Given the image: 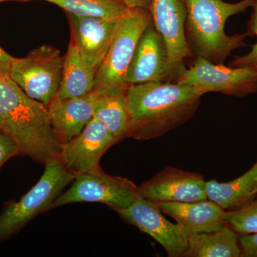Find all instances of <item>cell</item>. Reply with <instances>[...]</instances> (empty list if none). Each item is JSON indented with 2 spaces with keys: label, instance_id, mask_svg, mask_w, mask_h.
<instances>
[{
  "label": "cell",
  "instance_id": "cell-1",
  "mask_svg": "<svg viewBox=\"0 0 257 257\" xmlns=\"http://www.w3.org/2000/svg\"><path fill=\"white\" fill-rule=\"evenodd\" d=\"M202 96L193 88L175 82L128 85V138L150 140L179 127L197 113Z\"/></svg>",
  "mask_w": 257,
  "mask_h": 257
},
{
  "label": "cell",
  "instance_id": "cell-2",
  "mask_svg": "<svg viewBox=\"0 0 257 257\" xmlns=\"http://www.w3.org/2000/svg\"><path fill=\"white\" fill-rule=\"evenodd\" d=\"M0 130L20 152L41 164L60 159L62 144L46 106L27 95L10 77L0 79Z\"/></svg>",
  "mask_w": 257,
  "mask_h": 257
},
{
  "label": "cell",
  "instance_id": "cell-3",
  "mask_svg": "<svg viewBox=\"0 0 257 257\" xmlns=\"http://www.w3.org/2000/svg\"><path fill=\"white\" fill-rule=\"evenodd\" d=\"M187 10L185 33L193 55L213 63L224 64L233 51L244 46L246 33L228 35V19L252 8L254 0L237 3L222 0H182Z\"/></svg>",
  "mask_w": 257,
  "mask_h": 257
},
{
  "label": "cell",
  "instance_id": "cell-4",
  "mask_svg": "<svg viewBox=\"0 0 257 257\" xmlns=\"http://www.w3.org/2000/svg\"><path fill=\"white\" fill-rule=\"evenodd\" d=\"M152 21L149 10L130 8L96 72L92 92L97 95L124 92L126 72L142 34Z\"/></svg>",
  "mask_w": 257,
  "mask_h": 257
},
{
  "label": "cell",
  "instance_id": "cell-5",
  "mask_svg": "<svg viewBox=\"0 0 257 257\" xmlns=\"http://www.w3.org/2000/svg\"><path fill=\"white\" fill-rule=\"evenodd\" d=\"M75 177L60 159L47 162L37 183L18 202L10 204L0 215V241L15 234L38 214L52 209V204Z\"/></svg>",
  "mask_w": 257,
  "mask_h": 257
},
{
  "label": "cell",
  "instance_id": "cell-6",
  "mask_svg": "<svg viewBox=\"0 0 257 257\" xmlns=\"http://www.w3.org/2000/svg\"><path fill=\"white\" fill-rule=\"evenodd\" d=\"M63 62L57 48L42 45L24 58H15L9 77L27 95L48 107L60 90Z\"/></svg>",
  "mask_w": 257,
  "mask_h": 257
},
{
  "label": "cell",
  "instance_id": "cell-7",
  "mask_svg": "<svg viewBox=\"0 0 257 257\" xmlns=\"http://www.w3.org/2000/svg\"><path fill=\"white\" fill-rule=\"evenodd\" d=\"M189 86L204 95L219 92L244 97L257 91V70L250 67H232L196 57L188 68L183 66L173 82Z\"/></svg>",
  "mask_w": 257,
  "mask_h": 257
},
{
  "label": "cell",
  "instance_id": "cell-8",
  "mask_svg": "<svg viewBox=\"0 0 257 257\" xmlns=\"http://www.w3.org/2000/svg\"><path fill=\"white\" fill-rule=\"evenodd\" d=\"M74 183L61 194L52 209L72 203L95 202L114 211L130 207L139 197V187L133 181L108 175L100 167L76 175Z\"/></svg>",
  "mask_w": 257,
  "mask_h": 257
},
{
  "label": "cell",
  "instance_id": "cell-9",
  "mask_svg": "<svg viewBox=\"0 0 257 257\" xmlns=\"http://www.w3.org/2000/svg\"><path fill=\"white\" fill-rule=\"evenodd\" d=\"M116 211L125 221L156 240L169 256H185L188 234L177 223L167 220L156 202L140 197L130 207Z\"/></svg>",
  "mask_w": 257,
  "mask_h": 257
},
{
  "label": "cell",
  "instance_id": "cell-10",
  "mask_svg": "<svg viewBox=\"0 0 257 257\" xmlns=\"http://www.w3.org/2000/svg\"><path fill=\"white\" fill-rule=\"evenodd\" d=\"M149 11L167 47L174 80L179 69L184 66V60L194 55L186 37L187 10L182 0H151Z\"/></svg>",
  "mask_w": 257,
  "mask_h": 257
},
{
  "label": "cell",
  "instance_id": "cell-11",
  "mask_svg": "<svg viewBox=\"0 0 257 257\" xmlns=\"http://www.w3.org/2000/svg\"><path fill=\"white\" fill-rule=\"evenodd\" d=\"M119 142L105 125L93 118L79 135L62 145L60 161L75 175L95 170L100 167L101 157Z\"/></svg>",
  "mask_w": 257,
  "mask_h": 257
},
{
  "label": "cell",
  "instance_id": "cell-12",
  "mask_svg": "<svg viewBox=\"0 0 257 257\" xmlns=\"http://www.w3.org/2000/svg\"><path fill=\"white\" fill-rule=\"evenodd\" d=\"M168 52L152 21L142 34L126 72L128 85L148 82H172Z\"/></svg>",
  "mask_w": 257,
  "mask_h": 257
},
{
  "label": "cell",
  "instance_id": "cell-13",
  "mask_svg": "<svg viewBox=\"0 0 257 257\" xmlns=\"http://www.w3.org/2000/svg\"><path fill=\"white\" fill-rule=\"evenodd\" d=\"M71 41L89 68L97 72L118 28L121 18L81 17L67 13Z\"/></svg>",
  "mask_w": 257,
  "mask_h": 257
},
{
  "label": "cell",
  "instance_id": "cell-14",
  "mask_svg": "<svg viewBox=\"0 0 257 257\" xmlns=\"http://www.w3.org/2000/svg\"><path fill=\"white\" fill-rule=\"evenodd\" d=\"M200 174L167 167L139 187L141 197L154 202H192L207 199Z\"/></svg>",
  "mask_w": 257,
  "mask_h": 257
},
{
  "label": "cell",
  "instance_id": "cell-15",
  "mask_svg": "<svg viewBox=\"0 0 257 257\" xmlns=\"http://www.w3.org/2000/svg\"><path fill=\"white\" fill-rule=\"evenodd\" d=\"M97 97L91 92L77 97L56 98L48 106L52 127L62 145L79 135L94 118Z\"/></svg>",
  "mask_w": 257,
  "mask_h": 257
},
{
  "label": "cell",
  "instance_id": "cell-16",
  "mask_svg": "<svg viewBox=\"0 0 257 257\" xmlns=\"http://www.w3.org/2000/svg\"><path fill=\"white\" fill-rule=\"evenodd\" d=\"M157 204L161 211L175 219L188 236L214 231L227 224L225 221L226 211L208 199L192 202H164Z\"/></svg>",
  "mask_w": 257,
  "mask_h": 257
},
{
  "label": "cell",
  "instance_id": "cell-17",
  "mask_svg": "<svg viewBox=\"0 0 257 257\" xmlns=\"http://www.w3.org/2000/svg\"><path fill=\"white\" fill-rule=\"evenodd\" d=\"M239 243L236 231L226 224L214 231L189 235L185 256H241Z\"/></svg>",
  "mask_w": 257,
  "mask_h": 257
},
{
  "label": "cell",
  "instance_id": "cell-18",
  "mask_svg": "<svg viewBox=\"0 0 257 257\" xmlns=\"http://www.w3.org/2000/svg\"><path fill=\"white\" fill-rule=\"evenodd\" d=\"M207 199L226 209H236L257 194V162L247 172L229 182H206Z\"/></svg>",
  "mask_w": 257,
  "mask_h": 257
},
{
  "label": "cell",
  "instance_id": "cell-19",
  "mask_svg": "<svg viewBox=\"0 0 257 257\" xmlns=\"http://www.w3.org/2000/svg\"><path fill=\"white\" fill-rule=\"evenodd\" d=\"M96 72L82 60L75 45L70 41L64 57L63 70L57 98H73L92 92Z\"/></svg>",
  "mask_w": 257,
  "mask_h": 257
},
{
  "label": "cell",
  "instance_id": "cell-20",
  "mask_svg": "<svg viewBox=\"0 0 257 257\" xmlns=\"http://www.w3.org/2000/svg\"><path fill=\"white\" fill-rule=\"evenodd\" d=\"M126 91L98 95L94 118L105 125L119 139L128 138L130 116L126 105Z\"/></svg>",
  "mask_w": 257,
  "mask_h": 257
},
{
  "label": "cell",
  "instance_id": "cell-21",
  "mask_svg": "<svg viewBox=\"0 0 257 257\" xmlns=\"http://www.w3.org/2000/svg\"><path fill=\"white\" fill-rule=\"evenodd\" d=\"M60 7L67 13L81 17L121 18L128 8L121 0H44Z\"/></svg>",
  "mask_w": 257,
  "mask_h": 257
},
{
  "label": "cell",
  "instance_id": "cell-22",
  "mask_svg": "<svg viewBox=\"0 0 257 257\" xmlns=\"http://www.w3.org/2000/svg\"><path fill=\"white\" fill-rule=\"evenodd\" d=\"M225 221L236 233H257V198L248 200L241 207L225 213Z\"/></svg>",
  "mask_w": 257,
  "mask_h": 257
},
{
  "label": "cell",
  "instance_id": "cell-23",
  "mask_svg": "<svg viewBox=\"0 0 257 257\" xmlns=\"http://www.w3.org/2000/svg\"><path fill=\"white\" fill-rule=\"evenodd\" d=\"M253 11L251 18L247 24V36L256 37V42L251 47V50L247 55L236 57L229 64L230 67H250L257 70V0H254Z\"/></svg>",
  "mask_w": 257,
  "mask_h": 257
},
{
  "label": "cell",
  "instance_id": "cell-24",
  "mask_svg": "<svg viewBox=\"0 0 257 257\" xmlns=\"http://www.w3.org/2000/svg\"><path fill=\"white\" fill-rule=\"evenodd\" d=\"M20 153V148L14 140L0 130V167L10 158Z\"/></svg>",
  "mask_w": 257,
  "mask_h": 257
},
{
  "label": "cell",
  "instance_id": "cell-25",
  "mask_svg": "<svg viewBox=\"0 0 257 257\" xmlns=\"http://www.w3.org/2000/svg\"><path fill=\"white\" fill-rule=\"evenodd\" d=\"M239 244L241 256L257 257V233L241 235Z\"/></svg>",
  "mask_w": 257,
  "mask_h": 257
},
{
  "label": "cell",
  "instance_id": "cell-26",
  "mask_svg": "<svg viewBox=\"0 0 257 257\" xmlns=\"http://www.w3.org/2000/svg\"><path fill=\"white\" fill-rule=\"evenodd\" d=\"M14 60L15 57H12L0 47V78L10 77L12 64Z\"/></svg>",
  "mask_w": 257,
  "mask_h": 257
},
{
  "label": "cell",
  "instance_id": "cell-27",
  "mask_svg": "<svg viewBox=\"0 0 257 257\" xmlns=\"http://www.w3.org/2000/svg\"><path fill=\"white\" fill-rule=\"evenodd\" d=\"M130 8H144L149 10L151 0H121Z\"/></svg>",
  "mask_w": 257,
  "mask_h": 257
},
{
  "label": "cell",
  "instance_id": "cell-28",
  "mask_svg": "<svg viewBox=\"0 0 257 257\" xmlns=\"http://www.w3.org/2000/svg\"><path fill=\"white\" fill-rule=\"evenodd\" d=\"M6 1L28 2V1H32V0H0V3H2V2H6Z\"/></svg>",
  "mask_w": 257,
  "mask_h": 257
},
{
  "label": "cell",
  "instance_id": "cell-29",
  "mask_svg": "<svg viewBox=\"0 0 257 257\" xmlns=\"http://www.w3.org/2000/svg\"><path fill=\"white\" fill-rule=\"evenodd\" d=\"M0 79H2V78H0Z\"/></svg>",
  "mask_w": 257,
  "mask_h": 257
}]
</instances>
